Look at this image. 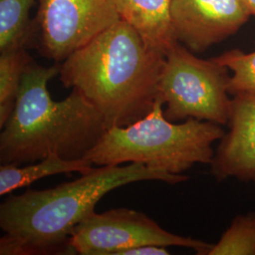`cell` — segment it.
<instances>
[{
  "instance_id": "4",
  "label": "cell",
  "mask_w": 255,
  "mask_h": 255,
  "mask_svg": "<svg viewBox=\"0 0 255 255\" xmlns=\"http://www.w3.org/2000/svg\"><path fill=\"white\" fill-rule=\"evenodd\" d=\"M164 105L158 97L143 119L108 128L85 159L101 166L139 163L172 174H182L196 164H210L213 144L225 133L221 125L195 119L169 121Z\"/></svg>"
},
{
  "instance_id": "9",
  "label": "cell",
  "mask_w": 255,
  "mask_h": 255,
  "mask_svg": "<svg viewBox=\"0 0 255 255\" xmlns=\"http://www.w3.org/2000/svg\"><path fill=\"white\" fill-rule=\"evenodd\" d=\"M229 130L219 140L210 163L218 182L236 178L255 183V96L237 94L232 99Z\"/></svg>"
},
{
  "instance_id": "12",
  "label": "cell",
  "mask_w": 255,
  "mask_h": 255,
  "mask_svg": "<svg viewBox=\"0 0 255 255\" xmlns=\"http://www.w3.org/2000/svg\"><path fill=\"white\" fill-rule=\"evenodd\" d=\"M35 0H0V52L26 48L31 39L29 11Z\"/></svg>"
},
{
  "instance_id": "8",
  "label": "cell",
  "mask_w": 255,
  "mask_h": 255,
  "mask_svg": "<svg viewBox=\"0 0 255 255\" xmlns=\"http://www.w3.org/2000/svg\"><path fill=\"white\" fill-rule=\"evenodd\" d=\"M251 15L244 0L171 1L177 40L197 53L235 34Z\"/></svg>"
},
{
  "instance_id": "5",
  "label": "cell",
  "mask_w": 255,
  "mask_h": 255,
  "mask_svg": "<svg viewBox=\"0 0 255 255\" xmlns=\"http://www.w3.org/2000/svg\"><path fill=\"white\" fill-rule=\"evenodd\" d=\"M229 70L214 58L203 60L181 43L176 44L165 56L159 82L158 97L166 105L165 119L227 125L232 108Z\"/></svg>"
},
{
  "instance_id": "15",
  "label": "cell",
  "mask_w": 255,
  "mask_h": 255,
  "mask_svg": "<svg viewBox=\"0 0 255 255\" xmlns=\"http://www.w3.org/2000/svg\"><path fill=\"white\" fill-rule=\"evenodd\" d=\"M233 72L229 84V94H251L255 96V51L245 53L232 49L214 58Z\"/></svg>"
},
{
  "instance_id": "14",
  "label": "cell",
  "mask_w": 255,
  "mask_h": 255,
  "mask_svg": "<svg viewBox=\"0 0 255 255\" xmlns=\"http://www.w3.org/2000/svg\"><path fill=\"white\" fill-rule=\"evenodd\" d=\"M208 255H255V213L237 216Z\"/></svg>"
},
{
  "instance_id": "13",
  "label": "cell",
  "mask_w": 255,
  "mask_h": 255,
  "mask_svg": "<svg viewBox=\"0 0 255 255\" xmlns=\"http://www.w3.org/2000/svg\"><path fill=\"white\" fill-rule=\"evenodd\" d=\"M32 58L26 48L0 52V128L4 127L18 98L24 73Z\"/></svg>"
},
{
  "instance_id": "1",
  "label": "cell",
  "mask_w": 255,
  "mask_h": 255,
  "mask_svg": "<svg viewBox=\"0 0 255 255\" xmlns=\"http://www.w3.org/2000/svg\"><path fill=\"white\" fill-rule=\"evenodd\" d=\"M187 180L182 174L139 163L109 164L54 188L9 196L0 205V227L5 233L0 255H72L69 240L74 229L109 192L143 181L177 184Z\"/></svg>"
},
{
  "instance_id": "16",
  "label": "cell",
  "mask_w": 255,
  "mask_h": 255,
  "mask_svg": "<svg viewBox=\"0 0 255 255\" xmlns=\"http://www.w3.org/2000/svg\"><path fill=\"white\" fill-rule=\"evenodd\" d=\"M169 253L166 250V247L138 246L130 248L121 252L119 255H168Z\"/></svg>"
},
{
  "instance_id": "2",
  "label": "cell",
  "mask_w": 255,
  "mask_h": 255,
  "mask_svg": "<svg viewBox=\"0 0 255 255\" xmlns=\"http://www.w3.org/2000/svg\"><path fill=\"white\" fill-rule=\"evenodd\" d=\"M164 61L121 19L67 57L59 76L101 113L108 128L125 127L153 108Z\"/></svg>"
},
{
  "instance_id": "6",
  "label": "cell",
  "mask_w": 255,
  "mask_h": 255,
  "mask_svg": "<svg viewBox=\"0 0 255 255\" xmlns=\"http://www.w3.org/2000/svg\"><path fill=\"white\" fill-rule=\"evenodd\" d=\"M183 247L208 255L214 244L174 235L159 226L144 213L117 208L92 213L78 224L70 236L72 255H119L138 246Z\"/></svg>"
},
{
  "instance_id": "10",
  "label": "cell",
  "mask_w": 255,
  "mask_h": 255,
  "mask_svg": "<svg viewBox=\"0 0 255 255\" xmlns=\"http://www.w3.org/2000/svg\"><path fill=\"white\" fill-rule=\"evenodd\" d=\"M172 0H115L122 20L133 27L146 47L166 56L179 43L171 18Z\"/></svg>"
},
{
  "instance_id": "11",
  "label": "cell",
  "mask_w": 255,
  "mask_h": 255,
  "mask_svg": "<svg viewBox=\"0 0 255 255\" xmlns=\"http://www.w3.org/2000/svg\"><path fill=\"white\" fill-rule=\"evenodd\" d=\"M92 165L91 162L85 158L67 160L56 154L49 155L23 167L14 164H1L0 195L3 197L16 189L28 186L40 179L58 174L88 173L93 169Z\"/></svg>"
},
{
  "instance_id": "7",
  "label": "cell",
  "mask_w": 255,
  "mask_h": 255,
  "mask_svg": "<svg viewBox=\"0 0 255 255\" xmlns=\"http://www.w3.org/2000/svg\"><path fill=\"white\" fill-rule=\"evenodd\" d=\"M121 20L115 0H40V51L61 64Z\"/></svg>"
},
{
  "instance_id": "17",
  "label": "cell",
  "mask_w": 255,
  "mask_h": 255,
  "mask_svg": "<svg viewBox=\"0 0 255 255\" xmlns=\"http://www.w3.org/2000/svg\"><path fill=\"white\" fill-rule=\"evenodd\" d=\"M244 1L248 5L249 9H251L252 14L255 15V0H244Z\"/></svg>"
},
{
  "instance_id": "3",
  "label": "cell",
  "mask_w": 255,
  "mask_h": 255,
  "mask_svg": "<svg viewBox=\"0 0 255 255\" xmlns=\"http://www.w3.org/2000/svg\"><path fill=\"white\" fill-rule=\"evenodd\" d=\"M60 70L58 63L28 64L14 110L1 128V164H31L51 154L82 159L108 129L101 113L77 89L63 101L51 99L47 84Z\"/></svg>"
}]
</instances>
